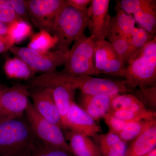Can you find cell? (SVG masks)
Segmentation results:
<instances>
[{
  "mask_svg": "<svg viewBox=\"0 0 156 156\" xmlns=\"http://www.w3.org/2000/svg\"><path fill=\"white\" fill-rule=\"evenodd\" d=\"M29 97L37 112L45 119L62 128L61 117L50 89L34 88L29 91Z\"/></svg>",
  "mask_w": 156,
  "mask_h": 156,
  "instance_id": "cell-14",
  "label": "cell"
},
{
  "mask_svg": "<svg viewBox=\"0 0 156 156\" xmlns=\"http://www.w3.org/2000/svg\"><path fill=\"white\" fill-rule=\"evenodd\" d=\"M30 156H73L71 153L60 148L44 144L38 140Z\"/></svg>",
  "mask_w": 156,
  "mask_h": 156,
  "instance_id": "cell-29",
  "label": "cell"
},
{
  "mask_svg": "<svg viewBox=\"0 0 156 156\" xmlns=\"http://www.w3.org/2000/svg\"><path fill=\"white\" fill-rule=\"evenodd\" d=\"M14 44L13 39L7 34L0 35V53L10 50Z\"/></svg>",
  "mask_w": 156,
  "mask_h": 156,
  "instance_id": "cell-33",
  "label": "cell"
},
{
  "mask_svg": "<svg viewBox=\"0 0 156 156\" xmlns=\"http://www.w3.org/2000/svg\"><path fill=\"white\" fill-rule=\"evenodd\" d=\"M106 37L108 38V41L111 43L126 67L130 41L122 36L111 33H108Z\"/></svg>",
  "mask_w": 156,
  "mask_h": 156,
  "instance_id": "cell-25",
  "label": "cell"
},
{
  "mask_svg": "<svg viewBox=\"0 0 156 156\" xmlns=\"http://www.w3.org/2000/svg\"><path fill=\"white\" fill-rule=\"evenodd\" d=\"M103 119L109 128V131L117 134V135L122 131L128 123V122L119 119L109 112H108L104 116Z\"/></svg>",
  "mask_w": 156,
  "mask_h": 156,
  "instance_id": "cell-31",
  "label": "cell"
},
{
  "mask_svg": "<svg viewBox=\"0 0 156 156\" xmlns=\"http://www.w3.org/2000/svg\"><path fill=\"white\" fill-rule=\"evenodd\" d=\"M0 6H6L13 9L22 19L28 22L30 17L26 7L25 1L0 0Z\"/></svg>",
  "mask_w": 156,
  "mask_h": 156,
  "instance_id": "cell-30",
  "label": "cell"
},
{
  "mask_svg": "<svg viewBox=\"0 0 156 156\" xmlns=\"http://www.w3.org/2000/svg\"><path fill=\"white\" fill-rule=\"evenodd\" d=\"M57 40L51 34L45 30H40L32 37L27 47L42 52H46L56 46Z\"/></svg>",
  "mask_w": 156,
  "mask_h": 156,
  "instance_id": "cell-23",
  "label": "cell"
},
{
  "mask_svg": "<svg viewBox=\"0 0 156 156\" xmlns=\"http://www.w3.org/2000/svg\"><path fill=\"white\" fill-rule=\"evenodd\" d=\"M29 90L21 84L0 92V123L23 116L30 100Z\"/></svg>",
  "mask_w": 156,
  "mask_h": 156,
  "instance_id": "cell-9",
  "label": "cell"
},
{
  "mask_svg": "<svg viewBox=\"0 0 156 156\" xmlns=\"http://www.w3.org/2000/svg\"></svg>",
  "mask_w": 156,
  "mask_h": 156,
  "instance_id": "cell-37",
  "label": "cell"
},
{
  "mask_svg": "<svg viewBox=\"0 0 156 156\" xmlns=\"http://www.w3.org/2000/svg\"><path fill=\"white\" fill-rule=\"evenodd\" d=\"M123 77L132 89L156 85V37L126 66Z\"/></svg>",
  "mask_w": 156,
  "mask_h": 156,
  "instance_id": "cell-3",
  "label": "cell"
},
{
  "mask_svg": "<svg viewBox=\"0 0 156 156\" xmlns=\"http://www.w3.org/2000/svg\"><path fill=\"white\" fill-rule=\"evenodd\" d=\"M68 5L80 10L88 9L92 0H66Z\"/></svg>",
  "mask_w": 156,
  "mask_h": 156,
  "instance_id": "cell-34",
  "label": "cell"
},
{
  "mask_svg": "<svg viewBox=\"0 0 156 156\" xmlns=\"http://www.w3.org/2000/svg\"><path fill=\"white\" fill-rule=\"evenodd\" d=\"M20 20L23 19L13 9L0 6V22L9 24L15 20Z\"/></svg>",
  "mask_w": 156,
  "mask_h": 156,
  "instance_id": "cell-32",
  "label": "cell"
},
{
  "mask_svg": "<svg viewBox=\"0 0 156 156\" xmlns=\"http://www.w3.org/2000/svg\"><path fill=\"white\" fill-rule=\"evenodd\" d=\"M16 56L23 60L35 72L47 73L56 71L57 68L64 65L68 53L61 50L42 52L28 47L13 46L9 50Z\"/></svg>",
  "mask_w": 156,
  "mask_h": 156,
  "instance_id": "cell-8",
  "label": "cell"
},
{
  "mask_svg": "<svg viewBox=\"0 0 156 156\" xmlns=\"http://www.w3.org/2000/svg\"><path fill=\"white\" fill-rule=\"evenodd\" d=\"M154 0H122L117 2L125 13L131 15L142 9L156 5Z\"/></svg>",
  "mask_w": 156,
  "mask_h": 156,
  "instance_id": "cell-28",
  "label": "cell"
},
{
  "mask_svg": "<svg viewBox=\"0 0 156 156\" xmlns=\"http://www.w3.org/2000/svg\"><path fill=\"white\" fill-rule=\"evenodd\" d=\"M32 30L28 22L23 20H15L8 26L7 34L13 39L14 44L19 43L30 36Z\"/></svg>",
  "mask_w": 156,
  "mask_h": 156,
  "instance_id": "cell-24",
  "label": "cell"
},
{
  "mask_svg": "<svg viewBox=\"0 0 156 156\" xmlns=\"http://www.w3.org/2000/svg\"><path fill=\"white\" fill-rule=\"evenodd\" d=\"M156 36L152 35L141 27H135L129 44L126 58V66Z\"/></svg>",
  "mask_w": 156,
  "mask_h": 156,
  "instance_id": "cell-20",
  "label": "cell"
},
{
  "mask_svg": "<svg viewBox=\"0 0 156 156\" xmlns=\"http://www.w3.org/2000/svg\"><path fill=\"white\" fill-rule=\"evenodd\" d=\"M8 24L0 22V35L7 34Z\"/></svg>",
  "mask_w": 156,
  "mask_h": 156,
  "instance_id": "cell-35",
  "label": "cell"
},
{
  "mask_svg": "<svg viewBox=\"0 0 156 156\" xmlns=\"http://www.w3.org/2000/svg\"><path fill=\"white\" fill-rule=\"evenodd\" d=\"M156 124V121L141 120L137 122H129L118 134L122 140L127 142L134 140L151 126Z\"/></svg>",
  "mask_w": 156,
  "mask_h": 156,
  "instance_id": "cell-22",
  "label": "cell"
},
{
  "mask_svg": "<svg viewBox=\"0 0 156 156\" xmlns=\"http://www.w3.org/2000/svg\"><path fill=\"white\" fill-rule=\"evenodd\" d=\"M4 70L8 77L19 80L32 79L36 73L23 60L17 57L6 62Z\"/></svg>",
  "mask_w": 156,
  "mask_h": 156,
  "instance_id": "cell-19",
  "label": "cell"
},
{
  "mask_svg": "<svg viewBox=\"0 0 156 156\" xmlns=\"http://www.w3.org/2000/svg\"><path fill=\"white\" fill-rule=\"evenodd\" d=\"M110 112L119 119L128 122H137L141 120H156V112L152 110L145 113L136 112L126 110L117 111Z\"/></svg>",
  "mask_w": 156,
  "mask_h": 156,
  "instance_id": "cell-26",
  "label": "cell"
},
{
  "mask_svg": "<svg viewBox=\"0 0 156 156\" xmlns=\"http://www.w3.org/2000/svg\"><path fill=\"white\" fill-rule=\"evenodd\" d=\"M156 124L134 139L124 156H143L156 148Z\"/></svg>",
  "mask_w": 156,
  "mask_h": 156,
  "instance_id": "cell-17",
  "label": "cell"
},
{
  "mask_svg": "<svg viewBox=\"0 0 156 156\" xmlns=\"http://www.w3.org/2000/svg\"><path fill=\"white\" fill-rule=\"evenodd\" d=\"M60 77L75 89L80 90L82 94L88 95H105L112 98L125 93H131L133 89L125 80H112L93 77L92 76H71L59 72Z\"/></svg>",
  "mask_w": 156,
  "mask_h": 156,
  "instance_id": "cell-6",
  "label": "cell"
},
{
  "mask_svg": "<svg viewBox=\"0 0 156 156\" xmlns=\"http://www.w3.org/2000/svg\"><path fill=\"white\" fill-rule=\"evenodd\" d=\"M66 4V0L25 1L30 19L40 30L51 34L56 16Z\"/></svg>",
  "mask_w": 156,
  "mask_h": 156,
  "instance_id": "cell-10",
  "label": "cell"
},
{
  "mask_svg": "<svg viewBox=\"0 0 156 156\" xmlns=\"http://www.w3.org/2000/svg\"><path fill=\"white\" fill-rule=\"evenodd\" d=\"M88 22V8L80 10L66 2L56 16L52 31L57 40V50L68 53L73 42L85 34Z\"/></svg>",
  "mask_w": 156,
  "mask_h": 156,
  "instance_id": "cell-2",
  "label": "cell"
},
{
  "mask_svg": "<svg viewBox=\"0 0 156 156\" xmlns=\"http://www.w3.org/2000/svg\"><path fill=\"white\" fill-rule=\"evenodd\" d=\"M24 113L27 121L37 139L47 145L60 148L72 154L62 128L39 114L30 101Z\"/></svg>",
  "mask_w": 156,
  "mask_h": 156,
  "instance_id": "cell-7",
  "label": "cell"
},
{
  "mask_svg": "<svg viewBox=\"0 0 156 156\" xmlns=\"http://www.w3.org/2000/svg\"><path fill=\"white\" fill-rule=\"evenodd\" d=\"M72 154L76 156H101L98 146L89 136L70 131L66 134Z\"/></svg>",
  "mask_w": 156,
  "mask_h": 156,
  "instance_id": "cell-18",
  "label": "cell"
},
{
  "mask_svg": "<svg viewBox=\"0 0 156 156\" xmlns=\"http://www.w3.org/2000/svg\"><path fill=\"white\" fill-rule=\"evenodd\" d=\"M116 14L111 16L108 33L117 34L126 38L130 42L135 27L136 21L133 16L126 14L117 4Z\"/></svg>",
  "mask_w": 156,
  "mask_h": 156,
  "instance_id": "cell-16",
  "label": "cell"
},
{
  "mask_svg": "<svg viewBox=\"0 0 156 156\" xmlns=\"http://www.w3.org/2000/svg\"><path fill=\"white\" fill-rule=\"evenodd\" d=\"M133 91L134 92V94L133 95H135L146 107L148 106L151 108H156V85L138 88L137 89L136 88L133 89L131 92Z\"/></svg>",
  "mask_w": 156,
  "mask_h": 156,
  "instance_id": "cell-27",
  "label": "cell"
},
{
  "mask_svg": "<svg viewBox=\"0 0 156 156\" xmlns=\"http://www.w3.org/2000/svg\"><path fill=\"white\" fill-rule=\"evenodd\" d=\"M89 136L95 137L101 131L100 126L80 106L73 102L66 116V129Z\"/></svg>",
  "mask_w": 156,
  "mask_h": 156,
  "instance_id": "cell-13",
  "label": "cell"
},
{
  "mask_svg": "<svg viewBox=\"0 0 156 156\" xmlns=\"http://www.w3.org/2000/svg\"><path fill=\"white\" fill-rule=\"evenodd\" d=\"M95 62L99 75L124 76L126 67L111 43L105 39L95 42Z\"/></svg>",
  "mask_w": 156,
  "mask_h": 156,
  "instance_id": "cell-11",
  "label": "cell"
},
{
  "mask_svg": "<svg viewBox=\"0 0 156 156\" xmlns=\"http://www.w3.org/2000/svg\"><path fill=\"white\" fill-rule=\"evenodd\" d=\"M112 98L107 95L82 94L81 107L95 121L100 119L109 110Z\"/></svg>",
  "mask_w": 156,
  "mask_h": 156,
  "instance_id": "cell-15",
  "label": "cell"
},
{
  "mask_svg": "<svg viewBox=\"0 0 156 156\" xmlns=\"http://www.w3.org/2000/svg\"><path fill=\"white\" fill-rule=\"evenodd\" d=\"M136 23L153 36H156V5L143 9L133 14Z\"/></svg>",
  "mask_w": 156,
  "mask_h": 156,
  "instance_id": "cell-21",
  "label": "cell"
},
{
  "mask_svg": "<svg viewBox=\"0 0 156 156\" xmlns=\"http://www.w3.org/2000/svg\"><path fill=\"white\" fill-rule=\"evenodd\" d=\"M109 0H92L88 8L90 36L96 41L105 40L110 18Z\"/></svg>",
  "mask_w": 156,
  "mask_h": 156,
  "instance_id": "cell-12",
  "label": "cell"
},
{
  "mask_svg": "<svg viewBox=\"0 0 156 156\" xmlns=\"http://www.w3.org/2000/svg\"><path fill=\"white\" fill-rule=\"evenodd\" d=\"M143 156H156V148L152 151H151L148 154Z\"/></svg>",
  "mask_w": 156,
  "mask_h": 156,
  "instance_id": "cell-36",
  "label": "cell"
},
{
  "mask_svg": "<svg viewBox=\"0 0 156 156\" xmlns=\"http://www.w3.org/2000/svg\"><path fill=\"white\" fill-rule=\"evenodd\" d=\"M37 140L23 116L0 123L1 156H30Z\"/></svg>",
  "mask_w": 156,
  "mask_h": 156,
  "instance_id": "cell-1",
  "label": "cell"
},
{
  "mask_svg": "<svg viewBox=\"0 0 156 156\" xmlns=\"http://www.w3.org/2000/svg\"><path fill=\"white\" fill-rule=\"evenodd\" d=\"M95 41L84 34L70 48L62 72L71 76L98 75L95 66Z\"/></svg>",
  "mask_w": 156,
  "mask_h": 156,
  "instance_id": "cell-4",
  "label": "cell"
},
{
  "mask_svg": "<svg viewBox=\"0 0 156 156\" xmlns=\"http://www.w3.org/2000/svg\"><path fill=\"white\" fill-rule=\"evenodd\" d=\"M30 87L50 89L61 117L62 128L66 129V116L74 101L76 89L63 80L57 71L44 73L32 79Z\"/></svg>",
  "mask_w": 156,
  "mask_h": 156,
  "instance_id": "cell-5",
  "label": "cell"
}]
</instances>
